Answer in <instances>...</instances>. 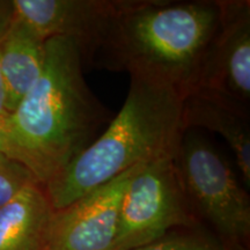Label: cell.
Returning <instances> with one entry per match:
<instances>
[{
	"instance_id": "obj_16",
	"label": "cell",
	"mask_w": 250,
	"mask_h": 250,
	"mask_svg": "<svg viewBox=\"0 0 250 250\" xmlns=\"http://www.w3.org/2000/svg\"><path fill=\"white\" fill-rule=\"evenodd\" d=\"M7 109H6V89L2 78L1 67H0V117H8Z\"/></svg>"
},
{
	"instance_id": "obj_17",
	"label": "cell",
	"mask_w": 250,
	"mask_h": 250,
	"mask_svg": "<svg viewBox=\"0 0 250 250\" xmlns=\"http://www.w3.org/2000/svg\"><path fill=\"white\" fill-rule=\"evenodd\" d=\"M225 247H226L227 250H239V249H241V248H232V247H227V246H225Z\"/></svg>"
},
{
	"instance_id": "obj_15",
	"label": "cell",
	"mask_w": 250,
	"mask_h": 250,
	"mask_svg": "<svg viewBox=\"0 0 250 250\" xmlns=\"http://www.w3.org/2000/svg\"><path fill=\"white\" fill-rule=\"evenodd\" d=\"M8 152L9 147L7 117H0V153H4V154L8 155Z\"/></svg>"
},
{
	"instance_id": "obj_14",
	"label": "cell",
	"mask_w": 250,
	"mask_h": 250,
	"mask_svg": "<svg viewBox=\"0 0 250 250\" xmlns=\"http://www.w3.org/2000/svg\"><path fill=\"white\" fill-rule=\"evenodd\" d=\"M15 15L13 0H0V41L7 33Z\"/></svg>"
},
{
	"instance_id": "obj_5",
	"label": "cell",
	"mask_w": 250,
	"mask_h": 250,
	"mask_svg": "<svg viewBox=\"0 0 250 250\" xmlns=\"http://www.w3.org/2000/svg\"><path fill=\"white\" fill-rule=\"evenodd\" d=\"M175 156H161L140 165L131 177L122 199L112 250H132L174 228L195 226Z\"/></svg>"
},
{
	"instance_id": "obj_9",
	"label": "cell",
	"mask_w": 250,
	"mask_h": 250,
	"mask_svg": "<svg viewBox=\"0 0 250 250\" xmlns=\"http://www.w3.org/2000/svg\"><path fill=\"white\" fill-rule=\"evenodd\" d=\"M184 131L205 129L220 134L232 149L243 183L250 186V126L248 107L221 96L193 92L183 99Z\"/></svg>"
},
{
	"instance_id": "obj_12",
	"label": "cell",
	"mask_w": 250,
	"mask_h": 250,
	"mask_svg": "<svg viewBox=\"0 0 250 250\" xmlns=\"http://www.w3.org/2000/svg\"><path fill=\"white\" fill-rule=\"evenodd\" d=\"M34 183L40 182L26 166L0 153V208Z\"/></svg>"
},
{
	"instance_id": "obj_4",
	"label": "cell",
	"mask_w": 250,
	"mask_h": 250,
	"mask_svg": "<svg viewBox=\"0 0 250 250\" xmlns=\"http://www.w3.org/2000/svg\"><path fill=\"white\" fill-rule=\"evenodd\" d=\"M184 195L227 247L245 249L250 235V201L235 171L198 134L186 131L175 156Z\"/></svg>"
},
{
	"instance_id": "obj_7",
	"label": "cell",
	"mask_w": 250,
	"mask_h": 250,
	"mask_svg": "<svg viewBox=\"0 0 250 250\" xmlns=\"http://www.w3.org/2000/svg\"><path fill=\"white\" fill-rule=\"evenodd\" d=\"M220 21L193 92L248 107L250 100V2L218 0ZM192 92V93H193Z\"/></svg>"
},
{
	"instance_id": "obj_3",
	"label": "cell",
	"mask_w": 250,
	"mask_h": 250,
	"mask_svg": "<svg viewBox=\"0 0 250 250\" xmlns=\"http://www.w3.org/2000/svg\"><path fill=\"white\" fill-rule=\"evenodd\" d=\"M182 104L183 96L171 87L131 78L126 100L107 130L43 184L52 208H66L136 166L176 154L186 132Z\"/></svg>"
},
{
	"instance_id": "obj_6",
	"label": "cell",
	"mask_w": 250,
	"mask_h": 250,
	"mask_svg": "<svg viewBox=\"0 0 250 250\" xmlns=\"http://www.w3.org/2000/svg\"><path fill=\"white\" fill-rule=\"evenodd\" d=\"M140 0H13L15 17L43 41L65 37L93 64L114 24Z\"/></svg>"
},
{
	"instance_id": "obj_2",
	"label": "cell",
	"mask_w": 250,
	"mask_h": 250,
	"mask_svg": "<svg viewBox=\"0 0 250 250\" xmlns=\"http://www.w3.org/2000/svg\"><path fill=\"white\" fill-rule=\"evenodd\" d=\"M219 21L218 0H140L115 22L93 64L171 87L184 99L196 88Z\"/></svg>"
},
{
	"instance_id": "obj_8",
	"label": "cell",
	"mask_w": 250,
	"mask_h": 250,
	"mask_svg": "<svg viewBox=\"0 0 250 250\" xmlns=\"http://www.w3.org/2000/svg\"><path fill=\"white\" fill-rule=\"evenodd\" d=\"M143 165V164H142ZM139 166L54 211L46 250H112L122 199Z\"/></svg>"
},
{
	"instance_id": "obj_10",
	"label": "cell",
	"mask_w": 250,
	"mask_h": 250,
	"mask_svg": "<svg viewBox=\"0 0 250 250\" xmlns=\"http://www.w3.org/2000/svg\"><path fill=\"white\" fill-rule=\"evenodd\" d=\"M54 211L43 184L24 188L0 208V250H46Z\"/></svg>"
},
{
	"instance_id": "obj_13",
	"label": "cell",
	"mask_w": 250,
	"mask_h": 250,
	"mask_svg": "<svg viewBox=\"0 0 250 250\" xmlns=\"http://www.w3.org/2000/svg\"><path fill=\"white\" fill-rule=\"evenodd\" d=\"M132 250H227L198 233L170 230L160 239Z\"/></svg>"
},
{
	"instance_id": "obj_1",
	"label": "cell",
	"mask_w": 250,
	"mask_h": 250,
	"mask_svg": "<svg viewBox=\"0 0 250 250\" xmlns=\"http://www.w3.org/2000/svg\"><path fill=\"white\" fill-rule=\"evenodd\" d=\"M73 41H45L42 73L7 117L8 155L45 184L94 142L108 120L86 85Z\"/></svg>"
},
{
	"instance_id": "obj_11",
	"label": "cell",
	"mask_w": 250,
	"mask_h": 250,
	"mask_svg": "<svg viewBox=\"0 0 250 250\" xmlns=\"http://www.w3.org/2000/svg\"><path fill=\"white\" fill-rule=\"evenodd\" d=\"M45 41L14 15L7 33L0 41V67L6 89L8 115L39 79L43 70Z\"/></svg>"
}]
</instances>
